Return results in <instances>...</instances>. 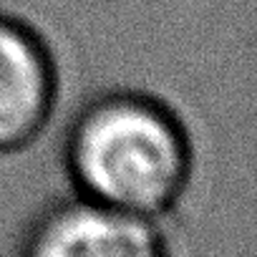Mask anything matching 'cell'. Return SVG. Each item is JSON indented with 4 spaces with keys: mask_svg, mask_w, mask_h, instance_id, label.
Segmentation results:
<instances>
[{
    "mask_svg": "<svg viewBox=\"0 0 257 257\" xmlns=\"http://www.w3.org/2000/svg\"><path fill=\"white\" fill-rule=\"evenodd\" d=\"M71 189L126 212L169 219L194 174V144L179 111L142 88L91 96L63 134Z\"/></svg>",
    "mask_w": 257,
    "mask_h": 257,
    "instance_id": "obj_1",
    "label": "cell"
},
{
    "mask_svg": "<svg viewBox=\"0 0 257 257\" xmlns=\"http://www.w3.org/2000/svg\"><path fill=\"white\" fill-rule=\"evenodd\" d=\"M26 257H164L174 252L167 219L78 194L46 204L21 232Z\"/></svg>",
    "mask_w": 257,
    "mask_h": 257,
    "instance_id": "obj_2",
    "label": "cell"
},
{
    "mask_svg": "<svg viewBox=\"0 0 257 257\" xmlns=\"http://www.w3.org/2000/svg\"><path fill=\"white\" fill-rule=\"evenodd\" d=\"M61 71L46 36L0 11V157L31 149L58 108Z\"/></svg>",
    "mask_w": 257,
    "mask_h": 257,
    "instance_id": "obj_3",
    "label": "cell"
}]
</instances>
